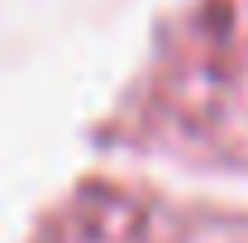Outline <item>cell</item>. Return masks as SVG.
<instances>
[{"label":"cell","mask_w":248,"mask_h":243,"mask_svg":"<svg viewBox=\"0 0 248 243\" xmlns=\"http://www.w3.org/2000/svg\"><path fill=\"white\" fill-rule=\"evenodd\" d=\"M58 243H248V224L229 219H186L153 200H81V210L58 229Z\"/></svg>","instance_id":"cell-1"}]
</instances>
